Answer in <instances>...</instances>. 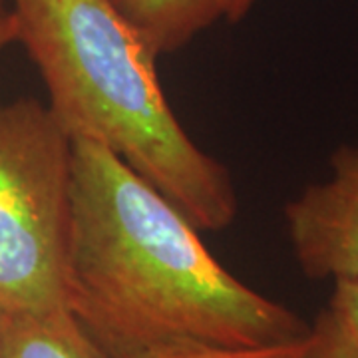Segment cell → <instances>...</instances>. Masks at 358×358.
<instances>
[{"label":"cell","mask_w":358,"mask_h":358,"mask_svg":"<svg viewBox=\"0 0 358 358\" xmlns=\"http://www.w3.org/2000/svg\"><path fill=\"white\" fill-rule=\"evenodd\" d=\"M66 305L106 352L267 346L310 333L207 251L199 229L100 143L72 140Z\"/></svg>","instance_id":"obj_1"},{"label":"cell","mask_w":358,"mask_h":358,"mask_svg":"<svg viewBox=\"0 0 358 358\" xmlns=\"http://www.w3.org/2000/svg\"><path fill=\"white\" fill-rule=\"evenodd\" d=\"M16 42L38 68L72 140L100 143L199 231L237 215L229 169L189 138L167 103L155 56L108 0H8Z\"/></svg>","instance_id":"obj_2"},{"label":"cell","mask_w":358,"mask_h":358,"mask_svg":"<svg viewBox=\"0 0 358 358\" xmlns=\"http://www.w3.org/2000/svg\"><path fill=\"white\" fill-rule=\"evenodd\" d=\"M72 138L32 98L0 100V308L50 317L66 305Z\"/></svg>","instance_id":"obj_3"},{"label":"cell","mask_w":358,"mask_h":358,"mask_svg":"<svg viewBox=\"0 0 358 358\" xmlns=\"http://www.w3.org/2000/svg\"><path fill=\"white\" fill-rule=\"evenodd\" d=\"M294 259L313 281L358 282V148L331 155V176L285 205Z\"/></svg>","instance_id":"obj_4"},{"label":"cell","mask_w":358,"mask_h":358,"mask_svg":"<svg viewBox=\"0 0 358 358\" xmlns=\"http://www.w3.org/2000/svg\"><path fill=\"white\" fill-rule=\"evenodd\" d=\"M155 56L171 54L219 22L245 18L241 0H108Z\"/></svg>","instance_id":"obj_5"},{"label":"cell","mask_w":358,"mask_h":358,"mask_svg":"<svg viewBox=\"0 0 358 358\" xmlns=\"http://www.w3.org/2000/svg\"><path fill=\"white\" fill-rule=\"evenodd\" d=\"M0 358H110L70 313L6 315Z\"/></svg>","instance_id":"obj_6"},{"label":"cell","mask_w":358,"mask_h":358,"mask_svg":"<svg viewBox=\"0 0 358 358\" xmlns=\"http://www.w3.org/2000/svg\"><path fill=\"white\" fill-rule=\"evenodd\" d=\"M108 355L110 358H313L315 338L310 324V333L307 336L281 345L219 346L203 343H166Z\"/></svg>","instance_id":"obj_7"},{"label":"cell","mask_w":358,"mask_h":358,"mask_svg":"<svg viewBox=\"0 0 358 358\" xmlns=\"http://www.w3.org/2000/svg\"><path fill=\"white\" fill-rule=\"evenodd\" d=\"M313 358H358V336L350 322L331 305L313 324Z\"/></svg>","instance_id":"obj_8"},{"label":"cell","mask_w":358,"mask_h":358,"mask_svg":"<svg viewBox=\"0 0 358 358\" xmlns=\"http://www.w3.org/2000/svg\"><path fill=\"white\" fill-rule=\"evenodd\" d=\"M329 305L333 308H336V310L350 322L352 331H355L358 336V282H334V291Z\"/></svg>","instance_id":"obj_9"},{"label":"cell","mask_w":358,"mask_h":358,"mask_svg":"<svg viewBox=\"0 0 358 358\" xmlns=\"http://www.w3.org/2000/svg\"><path fill=\"white\" fill-rule=\"evenodd\" d=\"M16 42V24L8 0H0V50Z\"/></svg>","instance_id":"obj_10"},{"label":"cell","mask_w":358,"mask_h":358,"mask_svg":"<svg viewBox=\"0 0 358 358\" xmlns=\"http://www.w3.org/2000/svg\"><path fill=\"white\" fill-rule=\"evenodd\" d=\"M4 322H6V313L0 308V352H2V334H4Z\"/></svg>","instance_id":"obj_11"},{"label":"cell","mask_w":358,"mask_h":358,"mask_svg":"<svg viewBox=\"0 0 358 358\" xmlns=\"http://www.w3.org/2000/svg\"><path fill=\"white\" fill-rule=\"evenodd\" d=\"M253 2H255V0H241V4H243V14H245V16H247V13H249V8L253 6Z\"/></svg>","instance_id":"obj_12"}]
</instances>
